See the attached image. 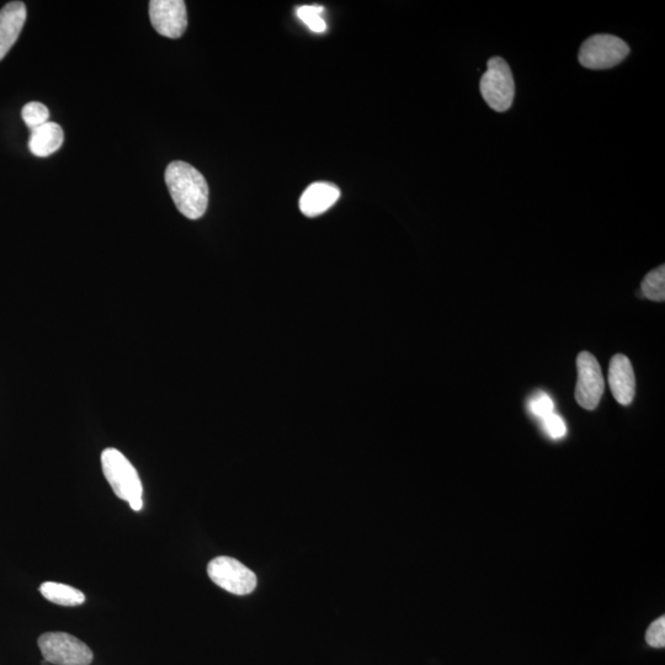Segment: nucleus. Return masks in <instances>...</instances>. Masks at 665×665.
Returning a JSON list of instances; mask_svg holds the SVG:
<instances>
[{
	"instance_id": "f257e3e1",
	"label": "nucleus",
	"mask_w": 665,
	"mask_h": 665,
	"mask_svg": "<svg viewBox=\"0 0 665 665\" xmlns=\"http://www.w3.org/2000/svg\"><path fill=\"white\" fill-rule=\"evenodd\" d=\"M166 183L180 214L189 220H199L205 215L209 205V185L198 169L185 162L170 163Z\"/></svg>"
},
{
	"instance_id": "f03ea898",
	"label": "nucleus",
	"mask_w": 665,
	"mask_h": 665,
	"mask_svg": "<svg viewBox=\"0 0 665 665\" xmlns=\"http://www.w3.org/2000/svg\"><path fill=\"white\" fill-rule=\"evenodd\" d=\"M101 466L117 498L129 502L131 509L140 512L143 508V487L136 468L127 457L116 449H106L101 454Z\"/></svg>"
},
{
	"instance_id": "7ed1b4c3",
	"label": "nucleus",
	"mask_w": 665,
	"mask_h": 665,
	"mask_svg": "<svg viewBox=\"0 0 665 665\" xmlns=\"http://www.w3.org/2000/svg\"><path fill=\"white\" fill-rule=\"evenodd\" d=\"M481 94L486 103L497 113L512 108L515 84L513 73L502 57H493L487 63V71L481 79Z\"/></svg>"
},
{
	"instance_id": "20e7f679",
	"label": "nucleus",
	"mask_w": 665,
	"mask_h": 665,
	"mask_svg": "<svg viewBox=\"0 0 665 665\" xmlns=\"http://www.w3.org/2000/svg\"><path fill=\"white\" fill-rule=\"evenodd\" d=\"M39 645L45 661L55 665H90L94 654L84 642L66 632H47Z\"/></svg>"
},
{
	"instance_id": "39448f33",
	"label": "nucleus",
	"mask_w": 665,
	"mask_h": 665,
	"mask_svg": "<svg viewBox=\"0 0 665 665\" xmlns=\"http://www.w3.org/2000/svg\"><path fill=\"white\" fill-rule=\"evenodd\" d=\"M630 53V47L614 35H594L583 42L579 62L588 69H609L620 65Z\"/></svg>"
},
{
	"instance_id": "423d86ee",
	"label": "nucleus",
	"mask_w": 665,
	"mask_h": 665,
	"mask_svg": "<svg viewBox=\"0 0 665 665\" xmlns=\"http://www.w3.org/2000/svg\"><path fill=\"white\" fill-rule=\"evenodd\" d=\"M207 574L218 587L234 595H248L257 588V576L232 557H216L207 566Z\"/></svg>"
},
{
	"instance_id": "0eeeda50",
	"label": "nucleus",
	"mask_w": 665,
	"mask_h": 665,
	"mask_svg": "<svg viewBox=\"0 0 665 665\" xmlns=\"http://www.w3.org/2000/svg\"><path fill=\"white\" fill-rule=\"evenodd\" d=\"M578 381L576 386V399L587 411H594L599 406L601 396L604 395V376L595 356L582 351L577 359Z\"/></svg>"
},
{
	"instance_id": "6e6552de",
	"label": "nucleus",
	"mask_w": 665,
	"mask_h": 665,
	"mask_svg": "<svg viewBox=\"0 0 665 665\" xmlns=\"http://www.w3.org/2000/svg\"><path fill=\"white\" fill-rule=\"evenodd\" d=\"M150 18L158 34L179 39L188 28V13L183 0H152Z\"/></svg>"
},
{
	"instance_id": "1a4fd4ad",
	"label": "nucleus",
	"mask_w": 665,
	"mask_h": 665,
	"mask_svg": "<svg viewBox=\"0 0 665 665\" xmlns=\"http://www.w3.org/2000/svg\"><path fill=\"white\" fill-rule=\"evenodd\" d=\"M609 385L617 402L629 406L635 398L636 379L631 361L627 356L617 354L610 361Z\"/></svg>"
},
{
	"instance_id": "9d476101",
	"label": "nucleus",
	"mask_w": 665,
	"mask_h": 665,
	"mask_svg": "<svg viewBox=\"0 0 665 665\" xmlns=\"http://www.w3.org/2000/svg\"><path fill=\"white\" fill-rule=\"evenodd\" d=\"M25 21L26 7L23 2H10L0 10V61L17 42Z\"/></svg>"
},
{
	"instance_id": "9b49d317",
	"label": "nucleus",
	"mask_w": 665,
	"mask_h": 665,
	"mask_svg": "<svg viewBox=\"0 0 665 665\" xmlns=\"http://www.w3.org/2000/svg\"><path fill=\"white\" fill-rule=\"evenodd\" d=\"M340 198L338 186L331 183H313L300 199V210L307 217H317L331 209Z\"/></svg>"
},
{
	"instance_id": "f8f14e48",
	"label": "nucleus",
	"mask_w": 665,
	"mask_h": 665,
	"mask_svg": "<svg viewBox=\"0 0 665 665\" xmlns=\"http://www.w3.org/2000/svg\"><path fill=\"white\" fill-rule=\"evenodd\" d=\"M65 140L62 127L55 122L46 124L31 130L29 148L36 157H49L60 150Z\"/></svg>"
},
{
	"instance_id": "ddd939ff",
	"label": "nucleus",
	"mask_w": 665,
	"mask_h": 665,
	"mask_svg": "<svg viewBox=\"0 0 665 665\" xmlns=\"http://www.w3.org/2000/svg\"><path fill=\"white\" fill-rule=\"evenodd\" d=\"M40 593L46 600L61 606H79L85 603V595L71 585L46 582L41 584Z\"/></svg>"
},
{
	"instance_id": "4468645a",
	"label": "nucleus",
	"mask_w": 665,
	"mask_h": 665,
	"mask_svg": "<svg viewBox=\"0 0 665 665\" xmlns=\"http://www.w3.org/2000/svg\"><path fill=\"white\" fill-rule=\"evenodd\" d=\"M642 292L647 299L661 302L665 300V266L649 271L642 283Z\"/></svg>"
},
{
	"instance_id": "2eb2a0df",
	"label": "nucleus",
	"mask_w": 665,
	"mask_h": 665,
	"mask_svg": "<svg viewBox=\"0 0 665 665\" xmlns=\"http://www.w3.org/2000/svg\"><path fill=\"white\" fill-rule=\"evenodd\" d=\"M297 17L305 23L313 33L322 34L327 30L326 20L322 17L324 8L319 5H302L296 10Z\"/></svg>"
},
{
	"instance_id": "dca6fc26",
	"label": "nucleus",
	"mask_w": 665,
	"mask_h": 665,
	"mask_svg": "<svg viewBox=\"0 0 665 665\" xmlns=\"http://www.w3.org/2000/svg\"><path fill=\"white\" fill-rule=\"evenodd\" d=\"M21 116H23V120L29 129L34 130L36 127L49 122L50 111L44 104L33 101V103L24 106Z\"/></svg>"
},
{
	"instance_id": "f3484780",
	"label": "nucleus",
	"mask_w": 665,
	"mask_h": 665,
	"mask_svg": "<svg viewBox=\"0 0 665 665\" xmlns=\"http://www.w3.org/2000/svg\"><path fill=\"white\" fill-rule=\"evenodd\" d=\"M529 407L531 413L534 414V416L540 419H544L553 413L555 404H553V401L549 395L541 392L537 393V395L531 399Z\"/></svg>"
},
{
	"instance_id": "a211bd4d",
	"label": "nucleus",
	"mask_w": 665,
	"mask_h": 665,
	"mask_svg": "<svg viewBox=\"0 0 665 665\" xmlns=\"http://www.w3.org/2000/svg\"><path fill=\"white\" fill-rule=\"evenodd\" d=\"M646 641L649 646L654 648L665 647V617H659L648 627Z\"/></svg>"
},
{
	"instance_id": "6ab92c4d",
	"label": "nucleus",
	"mask_w": 665,
	"mask_h": 665,
	"mask_svg": "<svg viewBox=\"0 0 665 665\" xmlns=\"http://www.w3.org/2000/svg\"><path fill=\"white\" fill-rule=\"evenodd\" d=\"M542 424H544L545 432L549 434L552 439H562L567 433L565 422H563V419L555 413L542 419Z\"/></svg>"
}]
</instances>
